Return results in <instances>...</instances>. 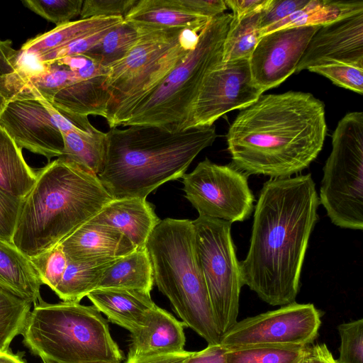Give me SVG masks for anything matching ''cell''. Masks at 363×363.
Instances as JSON below:
<instances>
[{
    "label": "cell",
    "instance_id": "277c9868",
    "mask_svg": "<svg viewBox=\"0 0 363 363\" xmlns=\"http://www.w3.org/2000/svg\"><path fill=\"white\" fill-rule=\"evenodd\" d=\"M35 173L12 238L29 258L61 243L113 199L97 175L60 158Z\"/></svg>",
    "mask_w": 363,
    "mask_h": 363
},
{
    "label": "cell",
    "instance_id": "e0dca14e",
    "mask_svg": "<svg viewBox=\"0 0 363 363\" xmlns=\"http://www.w3.org/2000/svg\"><path fill=\"white\" fill-rule=\"evenodd\" d=\"M80 77L60 90L52 105L74 116H99L106 118L110 96L105 87L108 68L81 56L72 67Z\"/></svg>",
    "mask_w": 363,
    "mask_h": 363
},
{
    "label": "cell",
    "instance_id": "74e56055",
    "mask_svg": "<svg viewBox=\"0 0 363 363\" xmlns=\"http://www.w3.org/2000/svg\"><path fill=\"white\" fill-rule=\"evenodd\" d=\"M337 330L340 347L335 363H363V319L341 323Z\"/></svg>",
    "mask_w": 363,
    "mask_h": 363
},
{
    "label": "cell",
    "instance_id": "8992f818",
    "mask_svg": "<svg viewBox=\"0 0 363 363\" xmlns=\"http://www.w3.org/2000/svg\"><path fill=\"white\" fill-rule=\"evenodd\" d=\"M23 342L43 363H121L123 353L107 321L93 306L79 303L34 305Z\"/></svg>",
    "mask_w": 363,
    "mask_h": 363
},
{
    "label": "cell",
    "instance_id": "ac0fdd59",
    "mask_svg": "<svg viewBox=\"0 0 363 363\" xmlns=\"http://www.w3.org/2000/svg\"><path fill=\"white\" fill-rule=\"evenodd\" d=\"M184 323L156 304L130 333L128 359H135L184 351Z\"/></svg>",
    "mask_w": 363,
    "mask_h": 363
},
{
    "label": "cell",
    "instance_id": "5bb4252c",
    "mask_svg": "<svg viewBox=\"0 0 363 363\" xmlns=\"http://www.w3.org/2000/svg\"><path fill=\"white\" fill-rule=\"evenodd\" d=\"M262 93L253 82L249 59L222 62L204 77L179 130L212 125L228 112L252 104Z\"/></svg>",
    "mask_w": 363,
    "mask_h": 363
},
{
    "label": "cell",
    "instance_id": "816d5d0a",
    "mask_svg": "<svg viewBox=\"0 0 363 363\" xmlns=\"http://www.w3.org/2000/svg\"><path fill=\"white\" fill-rule=\"evenodd\" d=\"M308 349H309V347H308ZM301 363H311L310 359H309V355H308V350L307 354L303 359V360L301 362Z\"/></svg>",
    "mask_w": 363,
    "mask_h": 363
},
{
    "label": "cell",
    "instance_id": "52a82bcc",
    "mask_svg": "<svg viewBox=\"0 0 363 363\" xmlns=\"http://www.w3.org/2000/svg\"><path fill=\"white\" fill-rule=\"evenodd\" d=\"M133 24L138 31L136 43L122 60L108 67L106 120L111 128L126 121L143 97L195 48L200 33Z\"/></svg>",
    "mask_w": 363,
    "mask_h": 363
},
{
    "label": "cell",
    "instance_id": "ab89813d",
    "mask_svg": "<svg viewBox=\"0 0 363 363\" xmlns=\"http://www.w3.org/2000/svg\"><path fill=\"white\" fill-rule=\"evenodd\" d=\"M117 26L106 27L88 33L37 59L43 64H50L67 57L82 55L96 45L108 31Z\"/></svg>",
    "mask_w": 363,
    "mask_h": 363
},
{
    "label": "cell",
    "instance_id": "30bf717a",
    "mask_svg": "<svg viewBox=\"0 0 363 363\" xmlns=\"http://www.w3.org/2000/svg\"><path fill=\"white\" fill-rule=\"evenodd\" d=\"M195 248L218 330L222 336L236 323L243 286L230 222L199 216L192 220Z\"/></svg>",
    "mask_w": 363,
    "mask_h": 363
},
{
    "label": "cell",
    "instance_id": "4fadbf2b",
    "mask_svg": "<svg viewBox=\"0 0 363 363\" xmlns=\"http://www.w3.org/2000/svg\"><path fill=\"white\" fill-rule=\"evenodd\" d=\"M182 179L185 197L199 216L233 223L252 213L255 197L247 175L235 167L206 158Z\"/></svg>",
    "mask_w": 363,
    "mask_h": 363
},
{
    "label": "cell",
    "instance_id": "44dd1931",
    "mask_svg": "<svg viewBox=\"0 0 363 363\" xmlns=\"http://www.w3.org/2000/svg\"><path fill=\"white\" fill-rule=\"evenodd\" d=\"M86 297L108 320L132 333L155 305L150 294L119 288H99Z\"/></svg>",
    "mask_w": 363,
    "mask_h": 363
},
{
    "label": "cell",
    "instance_id": "b9f144b4",
    "mask_svg": "<svg viewBox=\"0 0 363 363\" xmlns=\"http://www.w3.org/2000/svg\"><path fill=\"white\" fill-rule=\"evenodd\" d=\"M21 200L0 189V239L12 242Z\"/></svg>",
    "mask_w": 363,
    "mask_h": 363
},
{
    "label": "cell",
    "instance_id": "ffe728a7",
    "mask_svg": "<svg viewBox=\"0 0 363 363\" xmlns=\"http://www.w3.org/2000/svg\"><path fill=\"white\" fill-rule=\"evenodd\" d=\"M161 220L145 199H113L89 222L107 225L122 233L135 247L145 249L146 242Z\"/></svg>",
    "mask_w": 363,
    "mask_h": 363
},
{
    "label": "cell",
    "instance_id": "d4e9b609",
    "mask_svg": "<svg viewBox=\"0 0 363 363\" xmlns=\"http://www.w3.org/2000/svg\"><path fill=\"white\" fill-rule=\"evenodd\" d=\"M153 284L152 267L145 248L117 259L106 269L97 289H127L150 294Z\"/></svg>",
    "mask_w": 363,
    "mask_h": 363
},
{
    "label": "cell",
    "instance_id": "d6a6232c",
    "mask_svg": "<svg viewBox=\"0 0 363 363\" xmlns=\"http://www.w3.org/2000/svg\"><path fill=\"white\" fill-rule=\"evenodd\" d=\"M31 302L0 286V352L9 350L12 340L23 333Z\"/></svg>",
    "mask_w": 363,
    "mask_h": 363
},
{
    "label": "cell",
    "instance_id": "cb8c5ba5",
    "mask_svg": "<svg viewBox=\"0 0 363 363\" xmlns=\"http://www.w3.org/2000/svg\"><path fill=\"white\" fill-rule=\"evenodd\" d=\"M41 285L30 258L13 242L0 239V286L35 305L42 299Z\"/></svg>",
    "mask_w": 363,
    "mask_h": 363
},
{
    "label": "cell",
    "instance_id": "f6af8a7d",
    "mask_svg": "<svg viewBox=\"0 0 363 363\" xmlns=\"http://www.w3.org/2000/svg\"><path fill=\"white\" fill-rule=\"evenodd\" d=\"M226 350L220 344L208 345L202 350L191 352L184 363H226Z\"/></svg>",
    "mask_w": 363,
    "mask_h": 363
},
{
    "label": "cell",
    "instance_id": "8d00e7d4",
    "mask_svg": "<svg viewBox=\"0 0 363 363\" xmlns=\"http://www.w3.org/2000/svg\"><path fill=\"white\" fill-rule=\"evenodd\" d=\"M82 0H26L23 4L56 26L67 23L80 15Z\"/></svg>",
    "mask_w": 363,
    "mask_h": 363
},
{
    "label": "cell",
    "instance_id": "f1b7e54d",
    "mask_svg": "<svg viewBox=\"0 0 363 363\" xmlns=\"http://www.w3.org/2000/svg\"><path fill=\"white\" fill-rule=\"evenodd\" d=\"M62 135L64 147L57 158L98 176L106 160V133L96 129L91 132L70 130Z\"/></svg>",
    "mask_w": 363,
    "mask_h": 363
},
{
    "label": "cell",
    "instance_id": "8fae6325",
    "mask_svg": "<svg viewBox=\"0 0 363 363\" xmlns=\"http://www.w3.org/2000/svg\"><path fill=\"white\" fill-rule=\"evenodd\" d=\"M0 127L20 148L43 155L48 162L62 155V132H91L96 129L88 117L64 113L36 98L9 101L0 116Z\"/></svg>",
    "mask_w": 363,
    "mask_h": 363
},
{
    "label": "cell",
    "instance_id": "9c48e42d",
    "mask_svg": "<svg viewBox=\"0 0 363 363\" xmlns=\"http://www.w3.org/2000/svg\"><path fill=\"white\" fill-rule=\"evenodd\" d=\"M330 221L363 229V113H347L332 135L318 196Z\"/></svg>",
    "mask_w": 363,
    "mask_h": 363
},
{
    "label": "cell",
    "instance_id": "1f68e13d",
    "mask_svg": "<svg viewBox=\"0 0 363 363\" xmlns=\"http://www.w3.org/2000/svg\"><path fill=\"white\" fill-rule=\"evenodd\" d=\"M138 38L135 24L123 21L108 31L86 56L100 65L108 67L122 60L131 50Z\"/></svg>",
    "mask_w": 363,
    "mask_h": 363
},
{
    "label": "cell",
    "instance_id": "9a60e30c",
    "mask_svg": "<svg viewBox=\"0 0 363 363\" xmlns=\"http://www.w3.org/2000/svg\"><path fill=\"white\" fill-rule=\"evenodd\" d=\"M320 27L287 28L262 35L249 58L253 82L264 92L295 73L311 38Z\"/></svg>",
    "mask_w": 363,
    "mask_h": 363
},
{
    "label": "cell",
    "instance_id": "bcb514c9",
    "mask_svg": "<svg viewBox=\"0 0 363 363\" xmlns=\"http://www.w3.org/2000/svg\"><path fill=\"white\" fill-rule=\"evenodd\" d=\"M271 0H225L227 7L233 11V17L240 18L265 9Z\"/></svg>",
    "mask_w": 363,
    "mask_h": 363
},
{
    "label": "cell",
    "instance_id": "7bdbcfd3",
    "mask_svg": "<svg viewBox=\"0 0 363 363\" xmlns=\"http://www.w3.org/2000/svg\"><path fill=\"white\" fill-rule=\"evenodd\" d=\"M309 0H271L262 11L260 33L265 28L284 19L303 8Z\"/></svg>",
    "mask_w": 363,
    "mask_h": 363
},
{
    "label": "cell",
    "instance_id": "7a4b0ae2",
    "mask_svg": "<svg viewBox=\"0 0 363 363\" xmlns=\"http://www.w3.org/2000/svg\"><path fill=\"white\" fill-rule=\"evenodd\" d=\"M327 133L325 105L313 94L261 95L240 110L227 133L235 168L247 175L286 178L306 169Z\"/></svg>",
    "mask_w": 363,
    "mask_h": 363
},
{
    "label": "cell",
    "instance_id": "4316f807",
    "mask_svg": "<svg viewBox=\"0 0 363 363\" xmlns=\"http://www.w3.org/2000/svg\"><path fill=\"white\" fill-rule=\"evenodd\" d=\"M123 21V18L121 16L91 18L70 21L28 40L21 46V50L38 58L88 33L106 27L119 25Z\"/></svg>",
    "mask_w": 363,
    "mask_h": 363
},
{
    "label": "cell",
    "instance_id": "f907efd6",
    "mask_svg": "<svg viewBox=\"0 0 363 363\" xmlns=\"http://www.w3.org/2000/svg\"><path fill=\"white\" fill-rule=\"evenodd\" d=\"M8 102L0 94V116L5 108V106Z\"/></svg>",
    "mask_w": 363,
    "mask_h": 363
},
{
    "label": "cell",
    "instance_id": "ee69618b",
    "mask_svg": "<svg viewBox=\"0 0 363 363\" xmlns=\"http://www.w3.org/2000/svg\"><path fill=\"white\" fill-rule=\"evenodd\" d=\"M189 13L209 19L223 13L227 6L223 0H175Z\"/></svg>",
    "mask_w": 363,
    "mask_h": 363
},
{
    "label": "cell",
    "instance_id": "f35d334b",
    "mask_svg": "<svg viewBox=\"0 0 363 363\" xmlns=\"http://www.w3.org/2000/svg\"><path fill=\"white\" fill-rule=\"evenodd\" d=\"M308 70L325 77L337 86L363 94V67L335 62L311 67Z\"/></svg>",
    "mask_w": 363,
    "mask_h": 363
},
{
    "label": "cell",
    "instance_id": "681fc988",
    "mask_svg": "<svg viewBox=\"0 0 363 363\" xmlns=\"http://www.w3.org/2000/svg\"><path fill=\"white\" fill-rule=\"evenodd\" d=\"M0 363H26L23 359L9 350L0 352Z\"/></svg>",
    "mask_w": 363,
    "mask_h": 363
},
{
    "label": "cell",
    "instance_id": "6da1fadb",
    "mask_svg": "<svg viewBox=\"0 0 363 363\" xmlns=\"http://www.w3.org/2000/svg\"><path fill=\"white\" fill-rule=\"evenodd\" d=\"M319 204L311 174L264 183L240 269L242 285L265 303L282 306L295 301Z\"/></svg>",
    "mask_w": 363,
    "mask_h": 363
},
{
    "label": "cell",
    "instance_id": "c3c4849f",
    "mask_svg": "<svg viewBox=\"0 0 363 363\" xmlns=\"http://www.w3.org/2000/svg\"><path fill=\"white\" fill-rule=\"evenodd\" d=\"M311 363H335V358L325 343L309 347Z\"/></svg>",
    "mask_w": 363,
    "mask_h": 363
},
{
    "label": "cell",
    "instance_id": "e575fe53",
    "mask_svg": "<svg viewBox=\"0 0 363 363\" xmlns=\"http://www.w3.org/2000/svg\"><path fill=\"white\" fill-rule=\"evenodd\" d=\"M80 76L67 65L58 62L48 64L47 68L31 78L27 98L41 99L52 104L55 96L77 80Z\"/></svg>",
    "mask_w": 363,
    "mask_h": 363
},
{
    "label": "cell",
    "instance_id": "7c38bea8",
    "mask_svg": "<svg viewBox=\"0 0 363 363\" xmlns=\"http://www.w3.org/2000/svg\"><path fill=\"white\" fill-rule=\"evenodd\" d=\"M321 314L312 303L296 301L246 318L220 338L226 350L272 345L308 347L318 335Z\"/></svg>",
    "mask_w": 363,
    "mask_h": 363
},
{
    "label": "cell",
    "instance_id": "4dcf8cb0",
    "mask_svg": "<svg viewBox=\"0 0 363 363\" xmlns=\"http://www.w3.org/2000/svg\"><path fill=\"white\" fill-rule=\"evenodd\" d=\"M262 11L240 18H232L223 44V62L250 58L261 37Z\"/></svg>",
    "mask_w": 363,
    "mask_h": 363
},
{
    "label": "cell",
    "instance_id": "5b68a950",
    "mask_svg": "<svg viewBox=\"0 0 363 363\" xmlns=\"http://www.w3.org/2000/svg\"><path fill=\"white\" fill-rule=\"evenodd\" d=\"M154 283L170 301L184 326L208 345L220 344L206 282L195 248L194 226L189 219L164 218L145 245Z\"/></svg>",
    "mask_w": 363,
    "mask_h": 363
},
{
    "label": "cell",
    "instance_id": "603a6c76",
    "mask_svg": "<svg viewBox=\"0 0 363 363\" xmlns=\"http://www.w3.org/2000/svg\"><path fill=\"white\" fill-rule=\"evenodd\" d=\"M123 20L135 24L201 33L211 19L189 13L175 0H138Z\"/></svg>",
    "mask_w": 363,
    "mask_h": 363
},
{
    "label": "cell",
    "instance_id": "ba28073f",
    "mask_svg": "<svg viewBox=\"0 0 363 363\" xmlns=\"http://www.w3.org/2000/svg\"><path fill=\"white\" fill-rule=\"evenodd\" d=\"M233 18H213L194 49L135 106L122 126H169L179 130L207 73L222 62L224 41Z\"/></svg>",
    "mask_w": 363,
    "mask_h": 363
},
{
    "label": "cell",
    "instance_id": "7402d4cb",
    "mask_svg": "<svg viewBox=\"0 0 363 363\" xmlns=\"http://www.w3.org/2000/svg\"><path fill=\"white\" fill-rule=\"evenodd\" d=\"M11 45L9 40H0V94L7 102L26 99L30 80L48 66Z\"/></svg>",
    "mask_w": 363,
    "mask_h": 363
},
{
    "label": "cell",
    "instance_id": "d6986e66",
    "mask_svg": "<svg viewBox=\"0 0 363 363\" xmlns=\"http://www.w3.org/2000/svg\"><path fill=\"white\" fill-rule=\"evenodd\" d=\"M60 244L67 259L74 262L118 258L136 250L133 243L117 229L89 221Z\"/></svg>",
    "mask_w": 363,
    "mask_h": 363
},
{
    "label": "cell",
    "instance_id": "d590c367",
    "mask_svg": "<svg viewBox=\"0 0 363 363\" xmlns=\"http://www.w3.org/2000/svg\"><path fill=\"white\" fill-rule=\"evenodd\" d=\"M42 284L53 291L60 282L67 267V259L60 244L30 258Z\"/></svg>",
    "mask_w": 363,
    "mask_h": 363
},
{
    "label": "cell",
    "instance_id": "2e32d148",
    "mask_svg": "<svg viewBox=\"0 0 363 363\" xmlns=\"http://www.w3.org/2000/svg\"><path fill=\"white\" fill-rule=\"evenodd\" d=\"M335 62L363 67V11L321 26L311 38L295 73Z\"/></svg>",
    "mask_w": 363,
    "mask_h": 363
},
{
    "label": "cell",
    "instance_id": "3957f363",
    "mask_svg": "<svg viewBox=\"0 0 363 363\" xmlns=\"http://www.w3.org/2000/svg\"><path fill=\"white\" fill-rule=\"evenodd\" d=\"M127 127L106 133V160L98 177L113 199H146L165 182L182 178L195 157L217 137L214 125L186 130Z\"/></svg>",
    "mask_w": 363,
    "mask_h": 363
},
{
    "label": "cell",
    "instance_id": "60d3db41",
    "mask_svg": "<svg viewBox=\"0 0 363 363\" xmlns=\"http://www.w3.org/2000/svg\"><path fill=\"white\" fill-rule=\"evenodd\" d=\"M138 0H86L83 1L81 19L100 17H124Z\"/></svg>",
    "mask_w": 363,
    "mask_h": 363
},
{
    "label": "cell",
    "instance_id": "7dc6e473",
    "mask_svg": "<svg viewBox=\"0 0 363 363\" xmlns=\"http://www.w3.org/2000/svg\"><path fill=\"white\" fill-rule=\"evenodd\" d=\"M191 352L184 350L182 352L154 356L145 358L127 359L125 363H184Z\"/></svg>",
    "mask_w": 363,
    "mask_h": 363
},
{
    "label": "cell",
    "instance_id": "836d02e7",
    "mask_svg": "<svg viewBox=\"0 0 363 363\" xmlns=\"http://www.w3.org/2000/svg\"><path fill=\"white\" fill-rule=\"evenodd\" d=\"M308 347L255 346L227 350L226 363H301Z\"/></svg>",
    "mask_w": 363,
    "mask_h": 363
},
{
    "label": "cell",
    "instance_id": "484cf974",
    "mask_svg": "<svg viewBox=\"0 0 363 363\" xmlns=\"http://www.w3.org/2000/svg\"><path fill=\"white\" fill-rule=\"evenodd\" d=\"M363 11V1L309 0L301 9L265 28L261 36L292 27L323 26Z\"/></svg>",
    "mask_w": 363,
    "mask_h": 363
},
{
    "label": "cell",
    "instance_id": "83f0119b",
    "mask_svg": "<svg viewBox=\"0 0 363 363\" xmlns=\"http://www.w3.org/2000/svg\"><path fill=\"white\" fill-rule=\"evenodd\" d=\"M20 148L0 127V189L22 200L35 184L37 176Z\"/></svg>",
    "mask_w": 363,
    "mask_h": 363
},
{
    "label": "cell",
    "instance_id": "f546056e",
    "mask_svg": "<svg viewBox=\"0 0 363 363\" xmlns=\"http://www.w3.org/2000/svg\"><path fill=\"white\" fill-rule=\"evenodd\" d=\"M118 258L84 262H74L67 259L65 273L54 292L65 302L79 303L84 297L97 289L106 269Z\"/></svg>",
    "mask_w": 363,
    "mask_h": 363
}]
</instances>
